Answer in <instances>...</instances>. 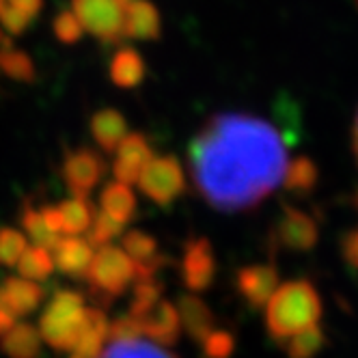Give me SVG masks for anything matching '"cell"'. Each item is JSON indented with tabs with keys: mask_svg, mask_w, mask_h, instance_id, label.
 I'll use <instances>...</instances> for the list:
<instances>
[{
	"mask_svg": "<svg viewBox=\"0 0 358 358\" xmlns=\"http://www.w3.org/2000/svg\"><path fill=\"white\" fill-rule=\"evenodd\" d=\"M356 208H358V192H356Z\"/></svg>",
	"mask_w": 358,
	"mask_h": 358,
	"instance_id": "39",
	"label": "cell"
},
{
	"mask_svg": "<svg viewBox=\"0 0 358 358\" xmlns=\"http://www.w3.org/2000/svg\"><path fill=\"white\" fill-rule=\"evenodd\" d=\"M285 348V354L289 358H313L322 352L326 343V335L320 324H313L309 328H304L296 335L287 337L285 341H280Z\"/></svg>",
	"mask_w": 358,
	"mask_h": 358,
	"instance_id": "25",
	"label": "cell"
},
{
	"mask_svg": "<svg viewBox=\"0 0 358 358\" xmlns=\"http://www.w3.org/2000/svg\"><path fill=\"white\" fill-rule=\"evenodd\" d=\"M71 11L83 24V31L104 43L123 39L125 3L121 0H71Z\"/></svg>",
	"mask_w": 358,
	"mask_h": 358,
	"instance_id": "5",
	"label": "cell"
},
{
	"mask_svg": "<svg viewBox=\"0 0 358 358\" xmlns=\"http://www.w3.org/2000/svg\"><path fill=\"white\" fill-rule=\"evenodd\" d=\"M162 296V285L156 280V276H147V278H136V287H134V296H132V306L130 313L132 317L143 315L145 311H149L153 304H156Z\"/></svg>",
	"mask_w": 358,
	"mask_h": 358,
	"instance_id": "31",
	"label": "cell"
},
{
	"mask_svg": "<svg viewBox=\"0 0 358 358\" xmlns=\"http://www.w3.org/2000/svg\"><path fill=\"white\" fill-rule=\"evenodd\" d=\"M15 268L20 270L22 278H29V280L39 283V280L48 278L55 270L52 252L41 246H27V250L22 252V257L15 264Z\"/></svg>",
	"mask_w": 358,
	"mask_h": 358,
	"instance_id": "26",
	"label": "cell"
},
{
	"mask_svg": "<svg viewBox=\"0 0 358 358\" xmlns=\"http://www.w3.org/2000/svg\"><path fill=\"white\" fill-rule=\"evenodd\" d=\"M99 206L104 214L125 224L136 212V196L130 186H125L121 182H110L99 194Z\"/></svg>",
	"mask_w": 358,
	"mask_h": 358,
	"instance_id": "22",
	"label": "cell"
},
{
	"mask_svg": "<svg viewBox=\"0 0 358 358\" xmlns=\"http://www.w3.org/2000/svg\"><path fill=\"white\" fill-rule=\"evenodd\" d=\"M123 231V224L117 222L115 218H110L108 214L104 212H95L93 218H91V224L87 229V234H89V244L91 246H104V244H110V240L119 238Z\"/></svg>",
	"mask_w": 358,
	"mask_h": 358,
	"instance_id": "32",
	"label": "cell"
},
{
	"mask_svg": "<svg viewBox=\"0 0 358 358\" xmlns=\"http://www.w3.org/2000/svg\"><path fill=\"white\" fill-rule=\"evenodd\" d=\"M43 0H0V27L7 33H22L37 17Z\"/></svg>",
	"mask_w": 358,
	"mask_h": 358,
	"instance_id": "23",
	"label": "cell"
},
{
	"mask_svg": "<svg viewBox=\"0 0 358 358\" xmlns=\"http://www.w3.org/2000/svg\"><path fill=\"white\" fill-rule=\"evenodd\" d=\"M108 320L104 315V311L99 309H89L87 306V315H85V328L83 335L76 341V345L71 348V352L67 354V358H97L101 348L108 341Z\"/></svg>",
	"mask_w": 358,
	"mask_h": 358,
	"instance_id": "16",
	"label": "cell"
},
{
	"mask_svg": "<svg viewBox=\"0 0 358 358\" xmlns=\"http://www.w3.org/2000/svg\"><path fill=\"white\" fill-rule=\"evenodd\" d=\"M201 345H203V354L208 358H229L236 350V339L231 332L214 328L210 335L201 341Z\"/></svg>",
	"mask_w": 358,
	"mask_h": 358,
	"instance_id": "34",
	"label": "cell"
},
{
	"mask_svg": "<svg viewBox=\"0 0 358 358\" xmlns=\"http://www.w3.org/2000/svg\"><path fill=\"white\" fill-rule=\"evenodd\" d=\"M121 250L134 262V266H141L158 255V244L149 234H143L138 229H132L121 236Z\"/></svg>",
	"mask_w": 358,
	"mask_h": 358,
	"instance_id": "28",
	"label": "cell"
},
{
	"mask_svg": "<svg viewBox=\"0 0 358 358\" xmlns=\"http://www.w3.org/2000/svg\"><path fill=\"white\" fill-rule=\"evenodd\" d=\"M320 229L317 222L298 208L285 206L276 227H274V244L287 250H311L317 244Z\"/></svg>",
	"mask_w": 358,
	"mask_h": 358,
	"instance_id": "8",
	"label": "cell"
},
{
	"mask_svg": "<svg viewBox=\"0 0 358 358\" xmlns=\"http://www.w3.org/2000/svg\"><path fill=\"white\" fill-rule=\"evenodd\" d=\"M85 276L91 292L104 302H110L130 287L132 280H136V266L119 246L104 244L93 252Z\"/></svg>",
	"mask_w": 358,
	"mask_h": 358,
	"instance_id": "4",
	"label": "cell"
},
{
	"mask_svg": "<svg viewBox=\"0 0 358 358\" xmlns=\"http://www.w3.org/2000/svg\"><path fill=\"white\" fill-rule=\"evenodd\" d=\"M160 13L149 0H130L123 15V37L130 39H158Z\"/></svg>",
	"mask_w": 358,
	"mask_h": 358,
	"instance_id": "15",
	"label": "cell"
},
{
	"mask_svg": "<svg viewBox=\"0 0 358 358\" xmlns=\"http://www.w3.org/2000/svg\"><path fill=\"white\" fill-rule=\"evenodd\" d=\"M52 250L55 268H59L67 276H85L95 252L89 240H83L80 236H67L59 240Z\"/></svg>",
	"mask_w": 358,
	"mask_h": 358,
	"instance_id": "14",
	"label": "cell"
},
{
	"mask_svg": "<svg viewBox=\"0 0 358 358\" xmlns=\"http://www.w3.org/2000/svg\"><path fill=\"white\" fill-rule=\"evenodd\" d=\"M179 324L188 335L201 343L214 330V313L199 296H184L177 304Z\"/></svg>",
	"mask_w": 358,
	"mask_h": 358,
	"instance_id": "17",
	"label": "cell"
},
{
	"mask_svg": "<svg viewBox=\"0 0 358 358\" xmlns=\"http://www.w3.org/2000/svg\"><path fill=\"white\" fill-rule=\"evenodd\" d=\"M341 255L345 264L358 272V229H352L341 238Z\"/></svg>",
	"mask_w": 358,
	"mask_h": 358,
	"instance_id": "36",
	"label": "cell"
},
{
	"mask_svg": "<svg viewBox=\"0 0 358 358\" xmlns=\"http://www.w3.org/2000/svg\"><path fill=\"white\" fill-rule=\"evenodd\" d=\"M97 358H177L164 345L153 343L145 337H108Z\"/></svg>",
	"mask_w": 358,
	"mask_h": 358,
	"instance_id": "18",
	"label": "cell"
},
{
	"mask_svg": "<svg viewBox=\"0 0 358 358\" xmlns=\"http://www.w3.org/2000/svg\"><path fill=\"white\" fill-rule=\"evenodd\" d=\"M145 78V63L134 48H119L110 61V80L121 89H132Z\"/></svg>",
	"mask_w": 358,
	"mask_h": 358,
	"instance_id": "21",
	"label": "cell"
},
{
	"mask_svg": "<svg viewBox=\"0 0 358 358\" xmlns=\"http://www.w3.org/2000/svg\"><path fill=\"white\" fill-rule=\"evenodd\" d=\"M127 134V123L115 108H104L91 117V136L101 151L113 153Z\"/></svg>",
	"mask_w": 358,
	"mask_h": 358,
	"instance_id": "19",
	"label": "cell"
},
{
	"mask_svg": "<svg viewBox=\"0 0 358 358\" xmlns=\"http://www.w3.org/2000/svg\"><path fill=\"white\" fill-rule=\"evenodd\" d=\"M138 188L143 194H147L158 206H171V203L184 192L186 179L182 164L175 156H153L151 162L145 166V171L138 177Z\"/></svg>",
	"mask_w": 358,
	"mask_h": 358,
	"instance_id": "6",
	"label": "cell"
},
{
	"mask_svg": "<svg viewBox=\"0 0 358 358\" xmlns=\"http://www.w3.org/2000/svg\"><path fill=\"white\" fill-rule=\"evenodd\" d=\"M216 276L214 248L206 238H192L186 244L182 259V278L190 292H203L212 285Z\"/></svg>",
	"mask_w": 358,
	"mask_h": 358,
	"instance_id": "10",
	"label": "cell"
},
{
	"mask_svg": "<svg viewBox=\"0 0 358 358\" xmlns=\"http://www.w3.org/2000/svg\"><path fill=\"white\" fill-rule=\"evenodd\" d=\"M283 184L289 192H309L317 184V166L309 158H296L287 162Z\"/></svg>",
	"mask_w": 358,
	"mask_h": 358,
	"instance_id": "27",
	"label": "cell"
},
{
	"mask_svg": "<svg viewBox=\"0 0 358 358\" xmlns=\"http://www.w3.org/2000/svg\"><path fill=\"white\" fill-rule=\"evenodd\" d=\"M264 306L266 328L276 341H285L322 317V298L309 280H289L278 285Z\"/></svg>",
	"mask_w": 358,
	"mask_h": 358,
	"instance_id": "2",
	"label": "cell"
},
{
	"mask_svg": "<svg viewBox=\"0 0 358 358\" xmlns=\"http://www.w3.org/2000/svg\"><path fill=\"white\" fill-rule=\"evenodd\" d=\"M356 5H358V0H356Z\"/></svg>",
	"mask_w": 358,
	"mask_h": 358,
	"instance_id": "41",
	"label": "cell"
},
{
	"mask_svg": "<svg viewBox=\"0 0 358 358\" xmlns=\"http://www.w3.org/2000/svg\"><path fill=\"white\" fill-rule=\"evenodd\" d=\"M17 322H15V317L9 313V311H5V309H0V337L5 335V332H9L13 326H15Z\"/></svg>",
	"mask_w": 358,
	"mask_h": 358,
	"instance_id": "37",
	"label": "cell"
},
{
	"mask_svg": "<svg viewBox=\"0 0 358 358\" xmlns=\"http://www.w3.org/2000/svg\"><path fill=\"white\" fill-rule=\"evenodd\" d=\"M0 350L9 358H39V330L31 324H15L9 332L0 337Z\"/></svg>",
	"mask_w": 358,
	"mask_h": 358,
	"instance_id": "20",
	"label": "cell"
},
{
	"mask_svg": "<svg viewBox=\"0 0 358 358\" xmlns=\"http://www.w3.org/2000/svg\"><path fill=\"white\" fill-rule=\"evenodd\" d=\"M121 3H125V5H127V3H130V0H121Z\"/></svg>",
	"mask_w": 358,
	"mask_h": 358,
	"instance_id": "40",
	"label": "cell"
},
{
	"mask_svg": "<svg viewBox=\"0 0 358 358\" xmlns=\"http://www.w3.org/2000/svg\"><path fill=\"white\" fill-rule=\"evenodd\" d=\"M57 210H59V218H61V234H67V236L85 234L91 224L93 214H95V208L85 196H71V199L59 203Z\"/></svg>",
	"mask_w": 358,
	"mask_h": 358,
	"instance_id": "24",
	"label": "cell"
},
{
	"mask_svg": "<svg viewBox=\"0 0 358 358\" xmlns=\"http://www.w3.org/2000/svg\"><path fill=\"white\" fill-rule=\"evenodd\" d=\"M236 287L250 306L259 309L278 287V272L272 264L246 266L236 276Z\"/></svg>",
	"mask_w": 358,
	"mask_h": 358,
	"instance_id": "12",
	"label": "cell"
},
{
	"mask_svg": "<svg viewBox=\"0 0 358 358\" xmlns=\"http://www.w3.org/2000/svg\"><path fill=\"white\" fill-rule=\"evenodd\" d=\"M52 29H55L57 39L63 41V43H76V41H80V37L85 33L83 31V24L78 22V17L73 15V11H61L55 17Z\"/></svg>",
	"mask_w": 358,
	"mask_h": 358,
	"instance_id": "35",
	"label": "cell"
},
{
	"mask_svg": "<svg viewBox=\"0 0 358 358\" xmlns=\"http://www.w3.org/2000/svg\"><path fill=\"white\" fill-rule=\"evenodd\" d=\"M85 315H87L85 298L78 292L71 289L57 292L41 313L39 337L50 348L69 354L78 337L83 335Z\"/></svg>",
	"mask_w": 358,
	"mask_h": 358,
	"instance_id": "3",
	"label": "cell"
},
{
	"mask_svg": "<svg viewBox=\"0 0 358 358\" xmlns=\"http://www.w3.org/2000/svg\"><path fill=\"white\" fill-rule=\"evenodd\" d=\"M285 138L266 119L214 115L188 147L196 192L214 210H250L274 192L287 169Z\"/></svg>",
	"mask_w": 358,
	"mask_h": 358,
	"instance_id": "1",
	"label": "cell"
},
{
	"mask_svg": "<svg viewBox=\"0 0 358 358\" xmlns=\"http://www.w3.org/2000/svg\"><path fill=\"white\" fill-rule=\"evenodd\" d=\"M106 164L99 153L93 149H76L69 151L63 162V179L71 196H89L91 190L101 182Z\"/></svg>",
	"mask_w": 358,
	"mask_h": 358,
	"instance_id": "7",
	"label": "cell"
},
{
	"mask_svg": "<svg viewBox=\"0 0 358 358\" xmlns=\"http://www.w3.org/2000/svg\"><path fill=\"white\" fill-rule=\"evenodd\" d=\"M134 320L138 324L141 337H145L153 343L173 345L179 339V335H182V324H179L177 306L166 300H158L149 311H145L143 315H138Z\"/></svg>",
	"mask_w": 358,
	"mask_h": 358,
	"instance_id": "11",
	"label": "cell"
},
{
	"mask_svg": "<svg viewBox=\"0 0 358 358\" xmlns=\"http://www.w3.org/2000/svg\"><path fill=\"white\" fill-rule=\"evenodd\" d=\"M22 227H24V231H27V236L35 242V246L52 250L55 244L61 240L57 234L50 231L41 212L35 210L33 206H24V210H22Z\"/></svg>",
	"mask_w": 358,
	"mask_h": 358,
	"instance_id": "29",
	"label": "cell"
},
{
	"mask_svg": "<svg viewBox=\"0 0 358 358\" xmlns=\"http://www.w3.org/2000/svg\"><path fill=\"white\" fill-rule=\"evenodd\" d=\"M43 300V289L35 280L13 276L0 285V309L9 311L13 317L29 315Z\"/></svg>",
	"mask_w": 358,
	"mask_h": 358,
	"instance_id": "13",
	"label": "cell"
},
{
	"mask_svg": "<svg viewBox=\"0 0 358 358\" xmlns=\"http://www.w3.org/2000/svg\"><path fill=\"white\" fill-rule=\"evenodd\" d=\"M354 153H356V160H358V115L354 121Z\"/></svg>",
	"mask_w": 358,
	"mask_h": 358,
	"instance_id": "38",
	"label": "cell"
},
{
	"mask_svg": "<svg viewBox=\"0 0 358 358\" xmlns=\"http://www.w3.org/2000/svg\"><path fill=\"white\" fill-rule=\"evenodd\" d=\"M113 153H115L113 160L115 179L125 186L136 184L141 173L153 158L151 145L143 134H125V138L117 145Z\"/></svg>",
	"mask_w": 358,
	"mask_h": 358,
	"instance_id": "9",
	"label": "cell"
},
{
	"mask_svg": "<svg viewBox=\"0 0 358 358\" xmlns=\"http://www.w3.org/2000/svg\"><path fill=\"white\" fill-rule=\"evenodd\" d=\"M27 238H24L17 229L3 227L0 229V266H15L27 250Z\"/></svg>",
	"mask_w": 358,
	"mask_h": 358,
	"instance_id": "33",
	"label": "cell"
},
{
	"mask_svg": "<svg viewBox=\"0 0 358 358\" xmlns=\"http://www.w3.org/2000/svg\"><path fill=\"white\" fill-rule=\"evenodd\" d=\"M0 69L7 71L11 78L22 80V83H31L35 80V65L33 59L15 48H3L0 50Z\"/></svg>",
	"mask_w": 358,
	"mask_h": 358,
	"instance_id": "30",
	"label": "cell"
}]
</instances>
